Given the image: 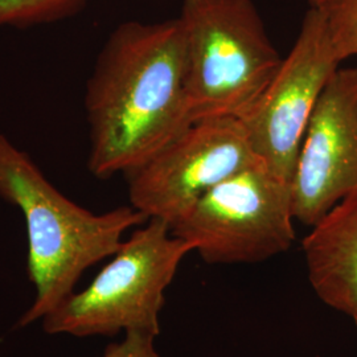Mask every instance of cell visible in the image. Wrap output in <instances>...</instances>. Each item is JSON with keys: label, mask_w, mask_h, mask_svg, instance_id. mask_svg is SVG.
Returning <instances> with one entry per match:
<instances>
[{"label": "cell", "mask_w": 357, "mask_h": 357, "mask_svg": "<svg viewBox=\"0 0 357 357\" xmlns=\"http://www.w3.org/2000/svg\"><path fill=\"white\" fill-rule=\"evenodd\" d=\"M156 336L143 332H128L125 337L107 345L101 357H160L155 348Z\"/></svg>", "instance_id": "12"}, {"label": "cell", "mask_w": 357, "mask_h": 357, "mask_svg": "<svg viewBox=\"0 0 357 357\" xmlns=\"http://www.w3.org/2000/svg\"><path fill=\"white\" fill-rule=\"evenodd\" d=\"M342 63L321 15L308 4L291 51L259 101L240 119L257 159L273 174L293 183L310 118Z\"/></svg>", "instance_id": "7"}, {"label": "cell", "mask_w": 357, "mask_h": 357, "mask_svg": "<svg viewBox=\"0 0 357 357\" xmlns=\"http://www.w3.org/2000/svg\"><path fill=\"white\" fill-rule=\"evenodd\" d=\"M88 0H0V28L50 24L76 15Z\"/></svg>", "instance_id": "10"}, {"label": "cell", "mask_w": 357, "mask_h": 357, "mask_svg": "<svg viewBox=\"0 0 357 357\" xmlns=\"http://www.w3.org/2000/svg\"><path fill=\"white\" fill-rule=\"evenodd\" d=\"M291 181L261 162L217 184L171 228L209 265L259 264L295 241Z\"/></svg>", "instance_id": "5"}, {"label": "cell", "mask_w": 357, "mask_h": 357, "mask_svg": "<svg viewBox=\"0 0 357 357\" xmlns=\"http://www.w3.org/2000/svg\"><path fill=\"white\" fill-rule=\"evenodd\" d=\"M354 324H355V327H356V331H357V319L354 320Z\"/></svg>", "instance_id": "13"}, {"label": "cell", "mask_w": 357, "mask_h": 357, "mask_svg": "<svg viewBox=\"0 0 357 357\" xmlns=\"http://www.w3.org/2000/svg\"><path fill=\"white\" fill-rule=\"evenodd\" d=\"M0 197L20 209L26 221V271L35 286V301L17 320L23 328L50 314L75 287L88 268L109 259L128 230L147 217L119 206L105 213L69 200L28 153L0 132Z\"/></svg>", "instance_id": "2"}, {"label": "cell", "mask_w": 357, "mask_h": 357, "mask_svg": "<svg viewBox=\"0 0 357 357\" xmlns=\"http://www.w3.org/2000/svg\"><path fill=\"white\" fill-rule=\"evenodd\" d=\"M321 15L342 61L357 56V0H310Z\"/></svg>", "instance_id": "11"}, {"label": "cell", "mask_w": 357, "mask_h": 357, "mask_svg": "<svg viewBox=\"0 0 357 357\" xmlns=\"http://www.w3.org/2000/svg\"><path fill=\"white\" fill-rule=\"evenodd\" d=\"M291 188L294 217L307 227L357 191V65L340 66L321 91Z\"/></svg>", "instance_id": "8"}, {"label": "cell", "mask_w": 357, "mask_h": 357, "mask_svg": "<svg viewBox=\"0 0 357 357\" xmlns=\"http://www.w3.org/2000/svg\"><path fill=\"white\" fill-rule=\"evenodd\" d=\"M192 252L166 222L149 218L82 291L70 294L41 319L44 331L75 337L143 332L158 337L167 289Z\"/></svg>", "instance_id": "4"}, {"label": "cell", "mask_w": 357, "mask_h": 357, "mask_svg": "<svg viewBox=\"0 0 357 357\" xmlns=\"http://www.w3.org/2000/svg\"><path fill=\"white\" fill-rule=\"evenodd\" d=\"M192 122L243 119L282 64L252 0H183Z\"/></svg>", "instance_id": "3"}, {"label": "cell", "mask_w": 357, "mask_h": 357, "mask_svg": "<svg viewBox=\"0 0 357 357\" xmlns=\"http://www.w3.org/2000/svg\"><path fill=\"white\" fill-rule=\"evenodd\" d=\"M258 162L240 119L196 121L125 175L130 205L172 228L206 192Z\"/></svg>", "instance_id": "6"}, {"label": "cell", "mask_w": 357, "mask_h": 357, "mask_svg": "<svg viewBox=\"0 0 357 357\" xmlns=\"http://www.w3.org/2000/svg\"><path fill=\"white\" fill-rule=\"evenodd\" d=\"M310 228L302 248L314 293L326 306L357 319V191Z\"/></svg>", "instance_id": "9"}, {"label": "cell", "mask_w": 357, "mask_h": 357, "mask_svg": "<svg viewBox=\"0 0 357 357\" xmlns=\"http://www.w3.org/2000/svg\"><path fill=\"white\" fill-rule=\"evenodd\" d=\"M185 79L178 17L115 28L97 56L84 98L93 176L126 175L191 126Z\"/></svg>", "instance_id": "1"}]
</instances>
